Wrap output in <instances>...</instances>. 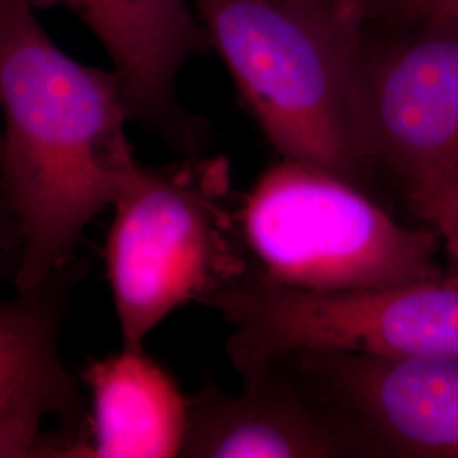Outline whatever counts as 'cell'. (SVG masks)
Here are the masks:
<instances>
[{
	"instance_id": "cell-2",
	"label": "cell",
	"mask_w": 458,
	"mask_h": 458,
	"mask_svg": "<svg viewBox=\"0 0 458 458\" xmlns=\"http://www.w3.org/2000/svg\"><path fill=\"white\" fill-rule=\"evenodd\" d=\"M250 114L282 158L367 187L360 30L282 0H192Z\"/></svg>"
},
{
	"instance_id": "cell-7",
	"label": "cell",
	"mask_w": 458,
	"mask_h": 458,
	"mask_svg": "<svg viewBox=\"0 0 458 458\" xmlns=\"http://www.w3.org/2000/svg\"><path fill=\"white\" fill-rule=\"evenodd\" d=\"M280 365L360 457L458 458V359L301 352Z\"/></svg>"
},
{
	"instance_id": "cell-3",
	"label": "cell",
	"mask_w": 458,
	"mask_h": 458,
	"mask_svg": "<svg viewBox=\"0 0 458 458\" xmlns=\"http://www.w3.org/2000/svg\"><path fill=\"white\" fill-rule=\"evenodd\" d=\"M238 202L225 157L138 166L104 245L123 346L141 348L185 304L213 308L253 272Z\"/></svg>"
},
{
	"instance_id": "cell-15",
	"label": "cell",
	"mask_w": 458,
	"mask_h": 458,
	"mask_svg": "<svg viewBox=\"0 0 458 458\" xmlns=\"http://www.w3.org/2000/svg\"><path fill=\"white\" fill-rule=\"evenodd\" d=\"M318 16L333 19L344 26L360 30L361 24L372 14L370 0H282Z\"/></svg>"
},
{
	"instance_id": "cell-1",
	"label": "cell",
	"mask_w": 458,
	"mask_h": 458,
	"mask_svg": "<svg viewBox=\"0 0 458 458\" xmlns=\"http://www.w3.org/2000/svg\"><path fill=\"white\" fill-rule=\"evenodd\" d=\"M0 187L22 238L13 287L28 291L77 260L83 231L141 164L114 72L58 48L31 0H0Z\"/></svg>"
},
{
	"instance_id": "cell-5",
	"label": "cell",
	"mask_w": 458,
	"mask_h": 458,
	"mask_svg": "<svg viewBox=\"0 0 458 458\" xmlns=\"http://www.w3.org/2000/svg\"><path fill=\"white\" fill-rule=\"evenodd\" d=\"M233 333L226 350L246 377L301 352L386 359H458V282L310 291L253 270L213 306Z\"/></svg>"
},
{
	"instance_id": "cell-8",
	"label": "cell",
	"mask_w": 458,
	"mask_h": 458,
	"mask_svg": "<svg viewBox=\"0 0 458 458\" xmlns=\"http://www.w3.org/2000/svg\"><path fill=\"white\" fill-rule=\"evenodd\" d=\"M83 263L0 295V458H85L87 395L60 335Z\"/></svg>"
},
{
	"instance_id": "cell-11",
	"label": "cell",
	"mask_w": 458,
	"mask_h": 458,
	"mask_svg": "<svg viewBox=\"0 0 458 458\" xmlns=\"http://www.w3.org/2000/svg\"><path fill=\"white\" fill-rule=\"evenodd\" d=\"M79 378L87 395L85 458L181 457L189 395L143 346L89 360Z\"/></svg>"
},
{
	"instance_id": "cell-9",
	"label": "cell",
	"mask_w": 458,
	"mask_h": 458,
	"mask_svg": "<svg viewBox=\"0 0 458 458\" xmlns=\"http://www.w3.org/2000/svg\"><path fill=\"white\" fill-rule=\"evenodd\" d=\"M181 457H360L338 421L280 365L243 378L242 393L204 384L189 395Z\"/></svg>"
},
{
	"instance_id": "cell-4",
	"label": "cell",
	"mask_w": 458,
	"mask_h": 458,
	"mask_svg": "<svg viewBox=\"0 0 458 458\" xmlns=\"http://www.w3.org/2000/svg\"><path fill=\"white\" fill-rule=\"evenodd\" d=\"M238 219L265 280L348 291L445 277L442 238L395 221L365 189L316 165L282 158L240 196Z\"/></svg>"
},
{
	"instance_id": "cell-14",
	"label": "cell",
	"mask_w": 458,
	"mask_h": 458,
	"mask_svg": "<svg viewBox=\"0 0 458 458\" xmlns=\"http://www.w3.org/2000/svg\"><path fill=\"white\" fill-rule=\"evenodd\" d=\"M22 257V238L4 191L0 187V285L4 282L14 284Z\"/></svg>"
},
{
	"instance_id": "cell-13",
	"label": "cell",
	"mask_w": 458,
	"mask_h": 458,
	"mask_svg": "<svg viewBox=\"0 0 458 458\" xmlns=\"http://www.w3.org/2000/svg\"><path fill=\"white\" fill-rule=\"evenodd\" d=\"M411 28L458 30V0H399L391 7Z\"/></svg>"
},
{
	"instance_id": "cell-12",
	"label": "cell",
	"mask_w": 458,
	"mask_h": 458,
	"mask_svg": "<svg viewBox=\"0 0 458 458\" xmlns=\"http://www.w3.org/2000/svg\"><path fill=\"white\" fill-rule=\"evenodd\" d=\"M404 204L411 213L438 233L450 262L446 276L458 282V170L442 182L408 197Z\"/></svg>"
},
{
	"instance_id": "cell-10",
	"label": "cell",
	"mask_w": 458,
	"mask_h": 458,
	"mask_svg": "<svg viewBox=\"0 0 458 458\" xmlns=\"http://www.w3.org/2000/svg\"><path fill=\"white\" fill-rule=\"evenodd\" d=\"M82 19L111 58L130 119L192 147L194 130L177 100L182 66L200 26L192 0H55Z\"/></svg>"
},
{
	"instance_id": "cell-17",
	"label": "cell",
	"mask_w": 458,
	"mask_h": 458,
	"mask_svg": "<svg viewBox=\"0 0 458 458\" xmlns=\"http://www.w3.org/2000/svg\"><path fill=\"white\" fill-rule=\"evenodd\" d=\"M0 148H2V143H0Z\"/></svg>"
},
{
	"instance_id": "cell-16",
	"label": "cell",
	"mask_w": 458,
	"mask_h": 458,
	"mask_svg": "<svg viewBox=\"0 0 458 458\" xmlns=\"http://www.w3.org/2000/svg\"><path fill=\"white\" fill-rule=\"evenodd\" d=\"M399 0H370V11H372V14L378 11V9H382V7H387V9H391L394 4H397Z\"/></svg>"
},
{
	"instance_id": "cell-6",
	"label": "cell",
	"mask_w": 458,
	"mask_h": 458,
	"mask_svg": "<svg viewBox=\"0 0 458 458\" xmlns=\"http://www.w3.org/2000/svg\"><path fill=\"white\" fill-rule=\"evenodd\" d=\"M357 123L370 179L403 200L458 170V30L412 28L363 48Z\"/></svg>"
}]
</instances>
